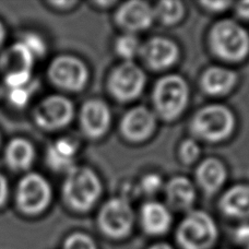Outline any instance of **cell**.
I'll list each match as a JSON object with an SVG mask.
<instances>
[{"label":"cell","instance_id":"6da1fadb","mask_svg":"<svg viewBox=\"0 0 249 249\" xmlns=\"http://www.w3.org/2000/svg\"><path fill=\"white\" fill-rule=\"evenodd\" d=\"M64 198L75 211L86 212L94 206L102 193L99 177L88 167H77L67 173L64 183Z\"/></svg>","mask_w":249,"mask_h":249},{"label":"cell","instance_id":"7a4b0ae2","mask_svg":"<svg viewBox=\"0 0 249 249\" xmlns=\"http://www.w3.org/2000/svg\"><path fill=\"white\" fill-rule=\"evenodd\" d=\"M210 47L219 58L239 62L249 53V34L232 20L217 22L210 32Z\"/></svg>","mask_w":249,"mask_h":249},{"label":"cell","instance_id":"3957f363","mask_svg":"<svg viewBox=\"0 0 249 249\" xmlns=\"http://www.w3.org/2000/svg\"><path fill=\"white\" fill-rule=\"evenodd\" d=\"M189 89L177 74H168L159 80L153 90V103L158 114L165 121L178 118L188 103Z\"/></svg>","mask_w":249,"mask_h":249},{"label":"cell","instance_id":"277c9868","mask_svg":"<svg viewBox=\"0 0 249 249\" xmlns=\"http://www.w3.org/2000/svg\"><path fill=\"white\" fill-rule=\"evenodd\" d=\"M219 232L214 220L203 211H191L177 229L176 239L181 249H211Z\"/></svg>","mask_w":249,"mask_h":249},{"label":"cell","instance_id":"5b68a950","mask_svg":"<svg viewBox=\"0 0 249 249\" xmlns=\"http://www.w3.org/2000/svg\"><path fill=\"white\" fill-rule=\"evenodd\" d=\"M235 128V117L223 105L206 106L195 115L191 130L196 136L210 142L223 141L232 135Z\"/></svg>","mask_w":249,"mask_h":249},{"label":"cell","instance_id":"8992f818","mask_svg":"<svg viewBox=\"0 0 249 249\" xmlns=\"http://www.w3.org/2000/svg\"><path fill=\"white\" fill-rule=\"evenodd\" d=\"M34 56L21 42L3 52L0 56V70L4 73V82L9 89L28 86L32 77Z\"/></svg>","mask_w":249,"mask_h":249},{"label":"cell","instance_id":"52a82bcc","mask_svg":"<svg viewBox=\"0 0 249 249\" xmlns=\"http://www.w3.org/2000/svg\"><path fill=\"white\" fill-rule=\"evenodd\" d=\"M135 214L124 198H114L106 202L99 214V226L106 236L115 239L127 237L131 233Z\"/></svg>","mask_w":249,"mask_h":249},{"label":"cell","instance_id":"ba28073f","mask_svg":"<svg viewBox=\"0 0 249 249\" xmlns=\"http://www.w3.org/2000/svg\"><path fill=\"white\" fill-rule=\"evenodd\" d=\"M52 200L48 181L36 173H31L20 180L17 189V204L22 212L34 215L43 212Z\"/></svg>","mask_w":249,"mask_h":249},{"label":"cell","instance_id":"9c48e42d","mask_svg":"<svg viewBox=\"0 0 249 249\" xmlns=\"http://www.w3.org/2000/svg\"><path fill=\"white\" fill-rule=\"evenodd\" d=\"M48 77L55 86L67 91L82 90L88 83L89 71L83 62L73 56H58L48 67Z\"/></svg>","mask_w":249,"mask_h":249},{"label":"cell","instance_id":"30bf717a","mask_svg":"<svg viewBox=\"0 0 249 249\" xmlns=\"http://www.w3.org/2000/svg\"><path fill=\"white\" fill-rule=\"evenodd\" d=\"M145 74L131 61L122 64L110 74L108 87L115 99L129 102L137 99L145 86Z\"/></svg>","mask_w":249,"mask_h":249},{"label":"cell","instance_id":"8fae6325","mask_svg":"<svg viewBox=\"0 0 249 249\" xmlns=\"http://www.w3.org/2000/svg\"><path fill=\"white\" fill-rule=\"evenodd\" d=\"M73 117V104L61 95H51L34 110V121L45 130H57L69 124Z\"/></svg>","mask_w":249,"mask_h":249},{"label":"cell","instance_id":"7c38bea8","mask_svg":"<svg viewBox=\"0 0 249 249\" xmlns=\"http://www.w3.org/2000/svg\"><path fill=\"white\" fill-rule=\"evenodd\" d=\"M157 119L154 114L144 106H138L129 110L121 123V131L127 140L142 142L152 135Z\"/></svg>","mask_w":249,"mask_h":249},{"label":"cell","instance_id":"4fadbf2b","mask_svg":"<svg viewBox=\"0 0 249 249\" xmlns=\"http://www.w3.org/2000/svg\"><path fill=\"white\" fill-rule=\"evenodd\" d=\"M140 55L151 69L164 70L172 67L178 58V47L165 37H153L140 47Z\"/></svg>","mask_w":249,"mask_h":249},{"label":"cell","instance_id":"5bb4252c","mask_svg":"<svg viewBox=\"0 0 249 249\" xmlns=\"http://www.w3.org/2000/svg\"><path fill=\"white\" fill-rule=\"evenodd\" d=\"M110 121L108 106L99 100H91L84 103L80 114V122L83 132L92 139H99L107 132Z\"/></svg>","mask_w":249,"mask_h":249},{"label":"cell","instance_id":"9a60e30c","mask_svg":"<svg viewBox=\"0 0 249 249\" xmlns=\"http://www.w3.org/2000/svg\"><path fill=\"white\" fill-rule=\"evenodd\" d=\"M116 22L130 32L149 29L154 20L153 9L148 2L132 0L124 2L116 12Z\"/></svg>","mask_w":249,"mask_h":249},{"label":"cell","instance_id":"2e32d148","mask_svg":"<svg viewBox=\"0 0 249 249\" xmlns=\"http://www.w3.org/2000/svg\"><path fill=\"white\" fill-rule=\"evenodd\" d=\"M141 223L146 234H165L172 224L171 212L162 203L146 202L141 209Z\"/></svg>","mask_w":249,"mask_h":249},{"label":"cell","instance_id":"e0dca14e","mask_svg":"<svg viewBox=\"0 0 249 249\" xmlns=\"http://www.w3.org/2000/svg\"><path fill=\"white\" fill-rule=\"evenodd\" d=\"M236 82L237 74L222 67H211L201 77V88L209 95H224L232 90Z\"/></svg>","mask_w":249,"mask_h":249},{"label":"cell","instance_id":"ac0fdd59","mask_svg":"<svg viewBox=\"0 0 249 249\" xmlns=\"http://www.w3.org/2000/svg\"><path fill=\"white\" fill-rule=\"evenodd\" d=\"M226 168L217 159L210 158L204 160L196 172L198 184L207 194H214L226 180Z\"/></svg>","mask_w":249,"mask_h":249},{"label":"cell","instance_id":"d6986e66","mask_svg":"<svg viewBox=\"0 0 249 249\" xmlns=\"http://www.w3.org/2000/svg\"><path fill=\"white\" fill-rule=\"evenodd\" d=\"M220 208L225 215L235 219H249V186L237 185L222 196Z\"/></svg>","mask_w":249,"mask_h":249},{"label":"cell","instance_id":"ffe728a7","mask_svg":"<svg viewBox=\"0 0 249 249\" xmlns=\"http://www.w3.org/2000/svg\"><path fill=\"white\" fill-rule=\"evenodd\" d=\"M78 145L71 139H59L50 145L46 154L48 165L56 172H67L73 168Z\"/></svg>","mask_w":249,"mask_h":249},{"label":"cell","instance_id":"44dd1931","mask_svg":"<svg viewBox=\"0 0 249 249\" xmlns=\"http://www.w3.org/2000/svg\"><path fill=\"white\" fill-rule=\"evenodd\" d=\"M166 198L172 208L176 210H188L195 202V188L186 177H174L166 185Z\"/></svg>","mask_w":249,"mask_h":249},{"label":"cell","instance_id":"7402d4cb","mask_svg":"<svg viewBox=\"0 0 249 249\" xmlns=\"http://www.w3.org/2000/svg\"><path fill=\"white\" fill-rule=\"evenodd\" d=\"M4 158L8 166L15 171H25L31 167L35 158V151L31 142L25 139H13L7 145Z\"/></svg>","mask_w":249,"mask_h":249},{"label":"cell","instance_id":"603a6c76","mask_svg":"<svg viewBox=\"0 0 249 249\" xmlns=\"http://www.w3.org/2000/svg\"><path fill=\"white\" fill-rule=\"evenodd\" d=\"M154 18L162 22L165 25L176 24L184 17L185 8L181 1L177 0H165L157 4L153 9Z\"/></svg>","mask_w":249,"mask_h":249},{"label":"cell","instance_id":"cb8c5ba5","mask_svg":"<svg viewBox=\"0 0 249 249\" xmlns=\"http://www.w3.org/2000/svg\"><path fill=\"white\" fill-rule=\"evenodd\" d=\"M115 48L122 58L130 61L140 52V44L135 35L127 34L123 35L117 39Z\"/></svg>","mask_w":249,"mask_h":249},{"label":"cell","instance_id":"d4e9b609","mask_svg":"<svg viewBox=\"0 0 249 249\" xmlns=\"http://www.w3.org/2000/svg\"><path fill=\"white\" fill-rule=\"evenodd\" d=\"M21 43L28 48L31 54L34 56V58L42 57L46 53V44L44 42V39L37 34H25L23 38H22Z\"/></svg>","mask_w":249,"mask_h":249},{"label":"cell","instance_id":"484cf974","mask_svg":"<svg viewBox=\"0 0 249 249\" xmlns=\"http://www.w3.org/2000/svg\"><path fill=\"white\" fill-rule=\"evenodd\" d=\"M64 249H97L93 239L82 233H75L70 235L66 239Z\"/></svg>","mask_w":249,"mask_h":249},{"label":"cell","instance_id":"4316f807","mask_svg":"<svg viewBox=\"0 0 249 249\" xmlns=\"http://www.w3.org/2000/svg\"><path fill=\"white\" fill-rule=\"evenodd\" d=\"M29 84L24 87L10 89L8 96L12 105L17 106V107H23L29 103L31 95H32V89L29 87Z\"/></svg>","mask_w":249,"mask_h":249},{"label":"cell","instance_id":"83f0119b","mask_svg":"<svg viewBox=\"0 0 249 249\" xmlns=\"http://www.w3.org/2000/svg\"><path fill=\"white\" fill-rule=\"evenodd\" d=\"M200 155V146L193 139H188L183 142L180 146L181 160L187 164L194 163Z\"/></svg>","mask_w":249,"mask_h":249},{"label":"cell","instance_id":"f1b7e54d","mask_svg":"<svg viewBox=\"0 0 249 249\" xmlns=\"http://www.w3.org/2000/svg\"><path fill=\"white\" fill-rule=\"evenodd\" d=\"M163 185L162 178L157 174H150L143 177L141 181V189L146 195H154L161 189Z\"/></svg>","mask_w":249,"mask_h":249},{"label":"cell","instance_id":"f546056e","mask_svg":"<svg viewBox=\"0 0 249 249\" xmlns=\"http://www.w3.org/2000/svg\"><path fill=\"white\" fill-rule=\"evenodd\" d=\"M201 6L212 12H222L228 9L232 2L231 1H201Z\"/></svg>","mask_w":249,"mask_h":249},{"label":"cell","instance_id":"4dcf8cb0","mask_svg":"<svg viewBox=\"0 0 249 249\" xmlns=\"http://www.w3.org/2000/svg\"><path fill=\"white\" fill-rule=\"evenodd\" d=\"M237 16L243 18V19L249 20V1H241L235 7Z\"/></svg>","mask_w":249,"mask_h":249},{"label":"cell","instance_id":"1f68e13d","mask_svg":"<svg viewBox=\"0 0 249 249\" xmlns=\"http://www.w3.org/2000/svg\"><path fill=\"white\" fill-rule=\"evenodd\" d=\"M8 193L9 189L7 179L0 174V207L3 206L4 202H6V200L8 198Z\"/></svg>","mask_w":249,"mask_h":249},{"label":"cell","instance_id":"d6a6232c","mask_svg":"<svg viewBox=\"0 0 249 249\" xmlns=\"http://www.w3.org/2000/svg\"><path fill=\"white\" fill-rule=\"evenodd\" d=\"M236 238L242 243H249V224L239 226L236 231Z\"/></svg>","mask_w":249,"mask_h":249},{"label":"cell","instance_id":"836d02e7","mask_svg":"<svg viewBox=\"0 0 249 249\" xmlns=\"http://www.w3.org/2000/svg\"><path fill=\"white\" fill-rule=\"evenodd\" d=\"M77 2L75 1H55V2H52V4H54V6L58 7V8H62V9H66L68 7H72L73 4H75Z\"/></svg>","mask_w":249,"mask_h":249},{"label":"cell","instance_id":"e575fe53","mask_svg":"<svg viewBox=\"0 0 249 249\" xmlns=\"http://www.w3.org/2000/svg\"><path fill=\"white\" fill-rule=\"evenodd\" d=\"M150 249H173V247L168 245V244L160 243V244H155V245H153Z\"/></svg>","mask_w":249,"mask_h":249},{"label":"cell","instance_id":"d590c367","mask_svg":"<svg viewBox=\"0 0 249 249\" xmlns=\"http://www.w3.org/2000/svg\"><path fill=\"white\" fill-rule=\"evenodd\" d=\"M4 36H6V30H4L3 25L1 22H0V45H1L3 39H4Z\"/></svg>","mask_w":249,"mask_h":249},{"label":"cell","instance_id":"8d00e7d4","mask_svg":"<svg viewBox=\"0 0 249 249\" xmlns=\"http://www.w3.org/2000/svg\"><path fill=\"white\" fill-rule=\"evenodd\" d=\"M96 4H99V6H103V7H107V6H112V4H114V1H104V2H102V1H99V2H96Z\"/></svg>","mask_w":249,"mask_h":249},{"label":"cell","instance_id":"74e56055","mask_svg":"<svg viewBox=\"0 0 249 249\" xmlns=\"http://www.w3.org/2000/svg\"><path fill=\"white\" fill-rule=\"evenodd\" d=\"M247 249H249V246H248V248H247Z\"/></svg>","mask_w":249,"mask_h":249}]
</instances>
